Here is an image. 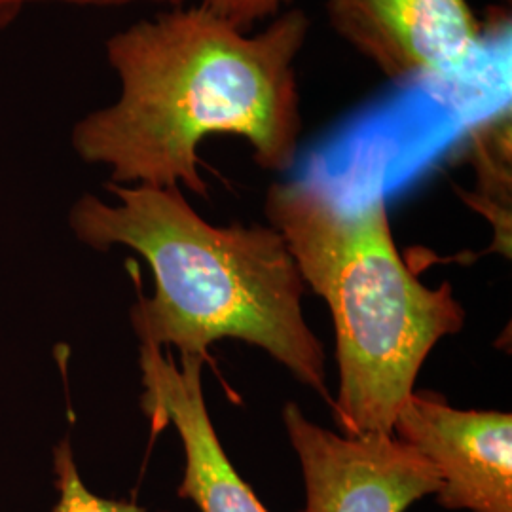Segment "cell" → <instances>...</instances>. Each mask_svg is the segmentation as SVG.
Returning a JSON list of instances; mask_svg holds the SVG:
<instances>
[{"label":"cell","instance_id":"cell-7","mask_svg":"<svg viewBox=\"0 0 512 512\" xmlns=\"http://www.w3.org/2000/svg\"><path fill=\"white\" fill-rule=\"evenodd\" d=\"M203 361L183 355V365L177 366L150 344H141L139 353L145 387L141 408L154 431L173 425L183 442L184 475L177 494L200 512H270L220 444L203 395Z\"/></svg>","mask_w":512,"mask_h":512},{"label":"cell","instance_id":"cell-2","mask_svg":"<svg viewBox=\"0 0 512 512\" xmlns=\"http://www.w3.org/2000/svg\"><path fill=\"white\" fill-rule=\"evenodd\" d=\"M387 139L363 143L348 167L277 181L266 192L268 224L285 239L300 277L332 317L342 435L393 433L421 366L442 338L465 325L450 283L423 285L391 232Z\"/></svg>","mask_w":512,"mask_h":512},{"label":"cell","instance_id":"cell-3","mask_svg":"<svg viewBox=\"0 0 512 512\" xmlns=\"http://www.w3.org/2000/svg\"><path fill=\"white\" fill-rule=\"evenodd\" d=\"M105 188L116 203L82 196L69 222L84 245H124L152 268L156 293L131 310L141 344L207 359L211 344L239 340L330 401L325 349L302 311L306 285L277 230L211 224L179 186Z\"/></svg>","mask_w":512,"mask_h":512},{"label":"cell","instance_id":"cell-10","mask_svg":"<svg viewBox=\"0 0 512 512\" xmlns=\"http://www.w3.org/2000/svg\"><path fill=\"white\" fill-rule=\"evenodd\" d=\"M294 0H200V4L219 14L243 31L270 21L287 8H293Z\"/></svg>","mask_w":512,"mask_h":512},{"label":"cell","instance_id":"cell-11","mask_svg":"<svg viewBox=\"0 0 512 512\" xmlns=\"http://www.w3.org/2000/svg\"><path fill=\"white\" fill-rule=\"evenodd\" d=\"M501 2H507V4H511V0H501Z\"/></svg>","mask_w":512,"mask_h":512},{"label":"cell","instance_id":"cell-4","mask_svg":"<svg viewBox=\"0 0 512 512\" xmlns=\"http://www.w3.org/2000/svg\"><path fill=\"white\" fill-rule=\"evenodd\" d=\"M332 31L395 86H437L471 73L486 50L469 0H325Z\"/></svg>","mask_w":512,"mask_h":512},{"label":"cell","instance_id":"cell-8","mask_svg":"<svg viewBox=\"0 0 512 512\" xmlns=\"http://www.w3.org/2000/svg\"><path fill=\"white\" fill-rule=\"evenodd\" d=\"M463 154L475 171V190L456 188L459 198L494 226V247L511 258L512 114L511 105L478 120L465 135Z\"/></svg>","mask_w":512,"mask_h":512},{"label":"cell","instance_id":"cell-1","mask_svg":"<svg viewBox=\"0 0 512 512\" xmlns=\"http://www.w3.org/2000/svg\"><path fill=\"white\" fill-rule=\"evenodd\" d=\"M310 29L300 8L253 33L202 4L131 23L105 42L118 97L74 124V152L109 167L112 184L203 198L198 150L215 135L249 143L264 171H291L304 131L296 61Z\"/></svg>","mask_w":512,"mask_h":512},{"label":"cell","instance_id":"cell-5","mask_svg":"<svg viewBox=\"0 0 512 512\" xmlns=\"http://www.w3.org/2000/svg\"><path fill=\"white\" fill-rule=\"evenodd\" d=\"M283 423L302 467L304 512H404L439 492L435 467L393 433H334L296 403L285 404Z\"/></svg>","mask_w":512,"mask_h":512},{"label":"cell","instance_id":"cell-6","mask_svg":"<svg viewBox=\"0 0 512 512\" xmlns=\"http://www.w3.org/2000/svg\"><path fill=\"white\" fill-rule=\"evenodd\" d=\"M393 435L427 459L448 511L512 512V414L459 410L439 393L414 391Z\"/></svg>","mask_w":512,"mask_h":512},{"label":"cell","instance_id":"cell-9","mask_svg":"<svg viewBox=\"0 0 512 512\" xmlns=\"http://www.w3.org/2000/svg\"><path fill=\"white\" fill-rule=\"evenodd\" d=\"M54 467L55 486L59 492L54 512H147L131 501H114L92 494L80 478L69 440L57 444Z\"/></svg>","mask_w":512,"mask_h":512}]
</instances>
